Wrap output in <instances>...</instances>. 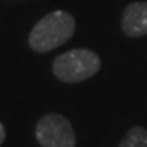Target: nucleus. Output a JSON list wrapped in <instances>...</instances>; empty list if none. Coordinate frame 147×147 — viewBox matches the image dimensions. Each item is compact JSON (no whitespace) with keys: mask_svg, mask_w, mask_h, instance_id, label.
I'll use <instances>...</instances> for the list:
<instances>
[{"mask_svg":"<svg viewBox=\"0 0 147 147\" xmlns=\"http://www.w3.org/2000/svg\"><path fill=\"white\" fill-rule=\"evenodd\" d=\"M75 31V18L69 11L56 10L41 18L33 26L28 36V44L34 53L44 54L62 46Z\"/></svg>","mask_w":147,"mask_h":147,"instance_id":"obj_1","label":"nucleus"},{"mask_svg":"<svg viewBox=\"0 0 147 147\" xmlns=\"http://www.w3.org/2000/svg\"><path fill=\"white\" fill-rule=\"evenodd\" d=\"M101 69L100 56L90 49L75 47L54 59L53 72L61 82L79 84L93 77Z\"/></svg>","mask_w":147,"mask_h":147,"instance_id":"obj_2","label":"nucleus"},{"mask_svg":"<svg viewBox=\"0 0 147 147\" xmlns=\"http://www.w3.org/2000/svg\"><path fill=\"white\" fill-rule=\"evenodd\" d=\"M36 141L41 147H75V132L67 118L49 113L38 121Z\"/></svg>","mask_w":147,"mask_h":147,"instance_id":"obj_3","label":"nucleus"},{"mask_svg":"<svg viewBox=\"0 0 147 147\" xmlns=\"http://www.w3.org/2000/svg\"><path fill=\"white\" fill-rule=\"evenodd\" d=\"M121 26L129 38H141L147 34V2H134L124 8Z\"/></svg>","mask_w":147,"mask_h":147,"instance_id":"obj_4","label":"nucleus"},{"mask_svg":"<svg viewBox=\"0 0 147 147\" xmlns=\"http://www.w3.org/2000/svg\"><path fill=\"white\" fill-rule=\"evenodd\" d=\"M119 147H147V131L141 126L131 127Z\"/></svg>","mask_w":147,"mask_h":147,"instance_id":"obj_5","label":"nucleus"},{"mask_svg":"<svg viewBox=\"0 0 147 147\" xmlns=\"http://www.w3.org/2000/svg\"><path fill=\"white\" fill-rule=\"evenodd\" d=\"M3 141H5V127H3L2 123H0V146L3 144Z\"/></svg>","mask_w":147,"mask_h":147,"instance_id":"obj_6","label":"nucleus"}]
</instances>
